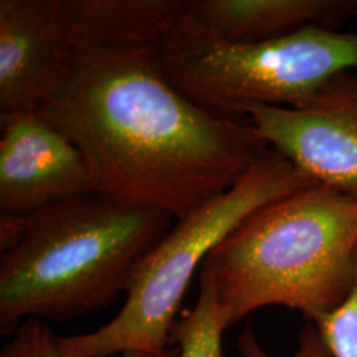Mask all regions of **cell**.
Instances as JSON below:
<instances>
[{"mask_svg": "<svg viewBox=\"0 0 357 357\" xmlns=\"http://www.w3.org/2000/svg\"><path fill=\"white\" fill-rule=\"evenodd\" d=\"M237 349L243 357H273L259 344L252 326H246L240 333ZM291 357H332L312 321H307L299 332L298 348Z\"/></svg>", "mask_w": 357, "mask_h": 357, "instance_id": "cell-13", "label": "cell"}, {"mask_svg": "<svg viewBox=\"0 0 357 357\" xmlns=\"http://www.w3.org/2000/svg\"><path fill=\"white\" fill-rule=\"evenodd\" d=\"M311 321L332 357H357V255L351 291L339 306Z\"/></svg>", "mask_w": 357, "mask_h": 357, "instance_id": "cell-11", "label": "cell"}, {"mask_svg": "<svg viewBox=\"0 0 357 357\" xmlns=\"http://www.w3.org/2000/svg\"><path fill=\"white\" fill-rule=\"evenodd\" d=\"M0 216H28L93 192L82 153L45 118L0 115Z\"/></svg>", "mask_w": 357, "mask_h": 357, "instance_id": "cell-7", "label": "cell"}, {"mask_svg": "<svg viewBox=\"0 0 357 357\" xmlns=\"http://www.w3.org/2000/svg\"><path fill=\"white\" fill-rule=\"evenodd\" d=\"M356 255V195L312 183L243 220L208 255L200 277L229 327L268 306L311 321L351 291Z\"/></svg>", "mask_w": 357, "mask_h": 357, "instance_id": "cell-3", "label": "cell"}, {"mask_svg": "<svg viewBox=\"0 0 357 357\" xmlns=\"http://www.w3.org/2000/svg\"><path fill=\"white\" fill-rule=\"evenodd\" d=\"M243 114L310 178L357 196V68L336 75L301 107L255 105Z\"/></svg>", "mask_w": 357, "mask_h": 357, "instance_id": "cell-6", "label": "cell"}, {"mask_svg": "<svg viewBox=\"0 0 357 357\" xmlns=\"http://www.w3.org/2000/svg\"><path fill=\"white\" fill-rule=\"evenodd\" d=\"M66 32L68 73L38 114L81 151L93 193L180 220L271 151L248 115L205 110L171 84L166 33Z\"/></svg>", "mask_w": 357, "mask_h": 357, "instance_id": "cell-1", "label": "cell"}, {"mask_svg": "<svg viewBox=\"0 0 357 357\" xmlns=\"http://www.w3.org/2000/svg\"><path fill=\"white\" fill-rule=\"evenodd\" d=\"M229 328L211 283L200 277L196 305L176 320L171 331V344L180 357H225L222 333Z\"/></svg>", "mask_w": 357, "mask_h": 357, "instance_id": "cell-10", "label": "cell"}, {"mask_svg": "<svg viewBox=\"0 0 357 357\" xmlns=\"http://www.w3.org/2000/svg\"><path fill=\"white\" fill-rule=\"evenodd\" d=\"M184 16L228 44H257L307 28L344 29L357 0H184Z\"/></svg>", "mask_w": 357, "mask_h": 357, "instance_id": "cell-9", "label": "cell"}, {"mask_svg": "<svg viewBox=\"0 0 357 357\" xmlns=\"http://www.w3.org/2000/svg\"><path fill=\"white\" fill-rule=\"evenodd\" d=\"M159 56L171 84L205 110L243 114L255 105L301 107L336 75L357 68V24L228 44L181 13L160 43Z\"/></svg>", "mask_w": 357, "mask_h": 357, "instance_id": "cell-5", "label": "cell"}, {"mask_svg": "<svg viewBox=\"0 0 357 357\" xmlns=\"http://www.w3.org/2000/svg\"><path fill=\"white\" fill-rule=\"evenodd\" d=\"M172 220L93 192L28 216H0V333L112 306Z\"/></svg>", "mask_w": 357, "mask_h": 357, "instance_id": "cell-2", "label": "cell"}, {"mask_svg": "<svg viewBox=\"0 0 357 357\" xmlns=\"http://www.w3.org/2000/svg\"><path fill=\"white\" fill-rule=\"evenodd\" d=\"M72 57L60 0L0 1V115L38 113Z\"/></svg>", "mask_w": 357, "mask_h": 357, "instance_id": "cell-8", "label": "cell"}, {"mask_svg": "<svg viewBox=\"0 0 357 357\" xmlns=\"http://www.w3.org/2000/svg\"><path fill=\"white\" fill-rule=\"evenodd\" d=\"M0 357H64L59 348V335L47 321L29 319L24 321L1 348ZM118 357H180L176 345H172L165 355L146 352H128Z\"/></svg>", "mask_w": 357, "mask_h": 357, "instance_id": "cell-12", "label": "cell"}, {"mask_svg": "<svg viewBox=\"0 0 357 357\" xmlns=\"http://www.w3.org/2000/svg\"><path fill=\"white\" fill-rule=\"evenodd\" d=\"M317 183L273 149L230 190L176 224L137 266L121 311L96 331L59 336L64 357L165 355L193 274L243 220L262 205Z\"/></svg>", "mask_w": 357, "mask_h": 357, "instance_id": "cell-4", "label": "cell"}]
</instances>
